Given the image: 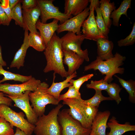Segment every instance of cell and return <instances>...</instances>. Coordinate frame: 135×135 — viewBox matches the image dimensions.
Here are the masks:
<instances>
[{"label":"cell","instance_id":"obj_1","mask_svg":"<svg viewBox=\"0 0 135 135\" xmlns=\"http://www.w3.org/2000/svg\"><path fill=\"white\" fill-rule=\"evenodd\" d=\"M44 54L46 64L44 72L46 73L54 71V74H58L62 78H66L68 75L63 63L64 53L61 40L55 32L46 46Z\"/></svg>","mask_w":135,"mask_h":135},{"label":"cell","instance_id":"obj_2","mask_svg":"<svg viewBox=\"0 0 135 135\" xmlns=\"http://www.w3.org/2000/svg\"><path fill=\"white\" fill-rule=\"evenodd\" d=\"M126 57L116 52L114 56L106 60H103L97 56L96 59L88 65L86 66L84 71L91 69L98 70L102 74L105 75L104 79L110 83L113 80L112 76L116 74H122L124 69L120 68L124 64Z\"/></svg>","mask_w":135,"mask_h":135},{"label":"cell","instance_id":"obj_3","mask_svg":"<svg viewBox=\"0 0 135 135\" xmlns=\"http://www.w3.org/2000/svg\"><path fill=\"white\" fill-rule=\"evenodd\" d=\"M63 106L58 104L48 114H44L38 117L34 132L36 135H61L58 115Z\"/></svg>","mask_w":135,"mask_h":135},{"label":"cell","instance_id":"obj_4","mask_svg":"<svg viewBox=\"0 0 135 135\" xmlns=\"http://www.w3.org/2000/svg\"><path fill=\"white\" fill-rule=\"evenodd\" d=\"M48 87L46 82H41L34 92L29 93L31 106L38 117L44 114L47 105H58L60 102L47 92Z\"/></svg>","mask_w":135,"mask_h":135},{"label":"cell","instance_id":"obj_5","mask_svg":"<svg viewBox=\"0 0 135 135\" xmlns=\"http://www.w3.org/2000/svg\"><path fill=\"white\" fill-rule=\"evenodd\" d=\"M0 116L12 126L19 128L26 135H31L34 132L35 125L25 118V115L22 112H16L8 106L1 104H0Z\"/></svg>","mask_w":135,"mask_h":135},{"label":"cell","instance_id":"obj_6","mask_svg":"<svg viewBox=\"0 0 135 135\" xmlns=\"http://www.w3.org/2000/svg\"><path fill=\"white\" fill-rule=\"evenodd\" d=\"M58 120L61 128V135H89L91 129L84 127L70 114L68 109L60 111Z\"/></svg>","mask_w":135,"mask_h":135},{"label":"cell","instance_id":"obj_7","mask_svg":"<svg viewBox=\"0 0 135 135\" xmlns=\"http://www.w3.org/2000/svg\"><path fill=\"white\" fill-rule=\"evenodd\" d=\"M60 39L62 50L72 51L86 61H89L88 50H83L81 48V45L85 39L84 34L78 35L72 32H68Z\"/></svg>","mask_w":135,"mask_h":135},{"label":"cell","instance_id":"obj_8","mask_svg":"<svg viewBox=\"0 0 135 135\" xmlns=\"http://www.w3.org/2000/svg\"><path fill=\"white\" fill-rule=\"evenodd\" d=\"M37 1L38 5L40 10V21L43 23H46L48 20L53 18L58 20L61 24L72 17V16L61 12L58 7L53 4V0Z\"/></svg>","mask_w":135,"mask_h":135},{"label":"cell","instance_id":"obj_9","mask_svg":"<svg viewBox=\"0 0 135 135\" xmlns=\"http://www.w3.org/2000/svg\"><path fill=\"white\" fill-rule=\"evenodd\" d=\"M41 82L40 80L32 77L28 81L20 84L1 83L0 92L11 96H18L27 90L34 92Z\"/></svg>","mask_w":135,"mask_h":135},{"label":"cell","instance_id":"obj_10","mask_svg":"<svg viewBox=\"0 0 135 135\" xmlns=\"http://www.w3.org/2000/svg\"><path fill=\"white\" fill-rule=\"evenodd\" d=\"M97 0H90V14L83 22L82 27L83 34L85 39L96 41L100 38H104L99 32L94 14V7Z\"/></svg>","mask_w":135,"mask_h":135},{"label":"cell","instance_id":"obj_11","mask_svg":"<svg viewBox=\"0 0 135 135\" xmlns=\"http://www.w3.org/2000/svg\"><path fill=\"white\" fill-rule=\"evenodd\" d=\"M30 92L27 90L22 94L17 96H11L7 94L5 96L14 102L15 106L20 108L24 112L28 121L31 124L35 125L38 117L30 104L29 94Z\"/></svg>","mask_w":135,"mask_h":135},{"label":"cell","instance_id":"obj_12","mask_svg":"<svg viewBox=\"0 0 135 135\" xmlns=\"http://www.w3.org/2000/svg\"><path fill=\"white\" fill-rule=\"evenodd\" d=\"M89 7H87L81 13L72 17L59 25L56 30L58 33L65 31L71 32L78 35L82 34L81 28L84 21L90 14Z\"/></svg>","mask_w":135,"mask_h":135},{"label":"cell","instance_id":"obj_13","mask_svg":"<svg viewBox=\"0 0 135 135\" xmlns=\"http://www.w3.org/2000/svg\"><path fill=\"white\" fill-rule=\"evenodd\" d=\"M83 100L81 101L76 99H66L63 100L62 104L69 106V112L72 118L80 122L84 127L91 128V125L86 120L83 112L82 107Z\"/></svg>","mask_w":135,"mask_h":135},{"label":"cell","instance_id":"obj_14","mask_svg":"<svg viewBox=\"0 0 135 135\" xmlns=\"http://www.w3.org/2000/svg\"><path fill=\"white\" fill-rule=\"evenodd\" d=\"M24 28L25 30H29L30 32L39 33L36 28V24L40 15V10L38 6L28 10H22Z\"/></svg>","mask_w":135,"mask_h":135},{"label":"cell","instance_id":"obj_15","mask_svg":"<svg viewBox=\"0 0 135 135\" xmlns=\"http://www.w3.org/2000/svg\"><path fill=\"white\" fill-rule=\"evenodd\" d=\"M110 115L108 110L98 112L92 122L89 135H106L107 122Z\"/></svg>","mask_w":135,"mask_h":135},{"label":"cell","instance_id":"obj_16","mask_svg":"<svg viewBox=\"0 0 135 135\" xmlns=\"http://www.w3.org/2000/svg\"><path fill=\"white\" fill-rule=\"evenodd\" d=\"M58 21V20L54 19L50 23H44L39 19L37 22L36 24V28L39 30L40 34L44 41L46 46L57 30L59 26Z\"/></svg>","mask_w":135,"mask_h":135},{"label":"cell","instance_id":"obj_17","mask_svg":"<svg viewBox=\"0 0 135 135\" xmlns=\"http://www.w3.org/2000/svg\"><path fill=\"white\" fill-rule=\"evenodd\" d=\"M24 30L23 44L16 53L10 65V68H16L18 70L21 67L24 66V59L27 50L30 47L28 41V30L26 29Z\"/></svg>","mask_w":135,"mask_h":135},{"label":"cell","instance_id":"obj_18","mask_svg":"<svg viewBox=\"0 0 135 135\" xmlns=\"http://www.w3.org/2000/svg\"><path fill=\"white\" fill-rule=\"evenodd\" d=\"M64 58L63 63L68 68L67 71L68 76L72 74L76 71L83 64L84 60L75 52L70 50H62Z\"/></svg>","mask_w":135,"mask_h":135},{"label":"cell","instance_id":"obj_19","mask_svg":"<svg viewBox=\"0 0 135 135\" xmlns=\"http://www.w3.org/2000/svg\"><path fill=\"white\" fill-rule=\"evenodd\" d=\"M89 2L88 0H65L64 13L76 16L87 7Z\"/></svg>","mask_w":135,"mask_h":135},{"label":"cell","instance_id":"obj_20","mask_svg":"<svg viewBox=\"0 0 135 135\" xmlns=\"http://www.w3.org/2000/svg\"><path fill=\"white\" fill-rule=\"evenodd\" d=\"M96 42L97 46V56L103 60L114 56L112 52L114 44L112 41L105 38H100Z\"/></svg>","mask_w":135,"mask_h":135},{"label":"cell","instance_id":"obj_21","mask_svg":"<svg viewBox=\"0 0 135 135\" xmlns=\"http://www.w3.org/2000/svg\"><path fill=\"white\" fill-rule=\"evenodd\" d=\"M107 124L110 130L106 135H122L127 132L135 130V125H131L128 122L120 124L114 116L112 117Z\"/></svg>","mask_w":135,"mask_h":135},{"label":"cell","instance_id":"obj_22","mask_svg":"<svg viewBox=\"0 0 135 135\" xmlns=\"http://www.w3.org/2000/svg\"><path fill=\"white\" fill-rule=\"evenodd\" d=\"M76 74V72L75 71L71 75L68 76L66 79L63 81L55 82L54 80L55 74H54L52 82L50 86L48 89L47 92L58 100L61 91L65 88L68 87L70 85H72L69 82V81L71 79L76 77L77 76Z\"/></svg>","mask_w":135,"mask_h":135},{"label":"cell","instance_id":"obj_23","mask_svg":"<svg viewBox=\"0 0 135 135\" xmlns=\"http://www.w3.org/2000/svg\"><path fill=\"white\" fill-rule=\"evenodd\" d=\"M100 3L102 17L106 26L110 28L112 24L110 16L112 12L116 9L114 2H111L110 0H101Z\"/></svg>","mask_w":135,"mask_h":135},{"label":"cell","instance_id":"obj_24","mask_svg":"<svg viewBox=\"0 0 135 135\" xmlns=\"http://www.w3.org/2000/svg\"><path fill=\"white\" fill-rule=\"evenodd\" d=\"M131 1V0H123L118 8L111 13L110 18L112 19V24L114 26L118 27L119 20L122 15L128 17L127 11L129 8H130Z\"/></svg>","mask_w":135,"mask_h":135},{"label":"cell","instance_id":"obj_25","mask_svg":"<svg viewBox=\"0 0 135 135\" xmlns=\"http://www.w3.org/2000/svg\"><path fill=\"white\" fill-rule=\"evenodd\" d=\"M100 1L97 0L94 7L96 16L95 17L96 23L98 30L101 35L104 38L108 39V34L110 28L106 26L102 17L100 8Z\"/></svg>","mask_w":135,"mask_h":135},{"label":"cell","instance_id":"obj_26","mask_svg":"<svg viewBox=\"0 0 135 135\" xmlns=\"http://www.w3.org/2000/svg\"><path fill=\"white\" fill-rule=\"evenodd\" d=\"M0 74L4 76L3 78L0 80V84L8 80H13L23 83L28 81L32 77V75L24 76L6 70L1 65H0Z\"/></svg>","mask_w":135,"mask_h":135},{"label":"cell","instance_id":"obj_27","mask_svg":"<svg viewBox=\"0 0 135 135\" xmlns=\"http://www.w3.org/2000/svg\"><path fill=\"white\" fill-rule=\"evenodd\" d=\"M28 41L30 47L39 52L44 50L46 46L44 41L39 33L30 32L28 34Z\"/></svg>","mask_w":135,"mask_h":135},{"label":"cell","instance_id":"obj_28","mask_svg":"<svg viewBox=\"0 0 135 135\" xmlns=\"http://www.w3.org/2000/svg\"><path fill=\"white\" fill-rule=\"evenodd\" d=\"M122 87L129 94V99L132 102L135 101V81L132 80H125L115 74Z\"/></svg>","mask_w":135,"mask_h":135},{"label":"cell","instance_id":"obj_29","mask_svg":"<svg viewBox=\"0 0 135 135\" xmlns=\"http://www.w3.org/2000/svg\"><path fill=\"white\" fill-rule=\"evenodd\" d=\"M94 95L91 98L86 100H83L84 104L98 108L101 102L104 100H112L109 97H106L102 94V91L96 90Z\"/></svg>","mask_w":135,"mask_h":135},{"label":"cell","instance_id":"obj_30","mask_svg":"<svg viewBox=\"0 0 135 135\" xmlns=\"http://www.w3.org/2000/svg\"><path fill=\"white\" fill-rule=\"evenodd\" d=\"M20 1L18 2L11 10V18L15 21L16 25L24 28L23 20L22 6Z\"/></svg>","mask_w":135,"mask_h":135},{"label":"cell","instance_id":"obj_31","mask_svg":"<svg viewBox=\"0 0 135 135\" xmlns=\"http://www.w3.org/2000/svg\"><path fill=\"white\" fill-rule=\"evenodd\" d=\"M122 88L119 86L114 83H109L108 88L106 90L112 100H114L118 104L121 101L119 93Z\"/></svg>","mask_w":135,"mask_h":135},{"label":"cell","instance_id":"obj_32","mask_svg":"<svg viewBox=\"0 0 135 135\" xmlns=\"http://www.w3.org/2000/svg\"><path fill=\"white\" fill-rule=\"evenodd\" d=\"M82 102V107L84 116L89 124L92 125V122L98 112V108L86 105Z\"/></svg>","mask_w":135,"mask_h":135},{"label":"cell","instance_id":"obj_33","mask_svg":"<svg viewBox=\"0 0 135 135\" xmlns=\"http://www.w3.org/2000/svg\"><path fill=\"white\" fill-rule=\"evenodd\" d=\"M68 98L76 99L82 101V99L81 96V94L79 91L76 90L72 85L68 87V89L66 92L64 94L60 95L58 100H61Z\"/></svg>","mask_w":135,"mask_h":135},{"label":"cell","instance_id":"obj_34","mask_svg":"<svg viewBox=\"0 0 135 135\" xmlns=\"http://www.w3.org/2000/svg\"><path fill=\"white\" fill-rule=\"evenodd\" d=\"M13 127L4 118L0 117V135H14Z\"/></svg>","mask_w":135,"mask_h":135},{"label":"cell","instance_id":"obj_35","mask_svg":"<svg viewBox=\"0 0 135 135\" xmlns=\"http://www.w3.org/2000/svg\"><path fill=\"white\" fill-rule=\"evenodd\" d=\"M135 42V22H134L132 30L130 34L125 38L122 39L118 42V46L122 47L130 46Z\"/></svg>","mask_w":135,"mask_h":135},{"label":"cell","instance_id":"obj_36","mask_svg":"<svg viewBox=\"0 0 135 135\" xmlns=\"http://www.w3.org/2000/svg\"><path fill=\"white\" fill-rule=\"evenodd\" d=\"M108 84L104 79H102L98 81L91 80L90 84H86V87L88 88L93 89L95 90L106 91L108 88Z\"/></svg>","mask_w":135,"mask_h":135},{"label":"cell","instance_id":"obj_37","mask_svg":"<svg viewBox=\"0 0 135 135\" xmlns=\"http://www.w3.org/2000/svg\"><path fill=\"white\" fill-rule=\"evenodd\" d=\"M94 76L93 74H88L83 76L76 80L71 79L69 82L71 83L74 88L79 91L82 85L85 82L90 79Z\"/></svg>","mask_w":135,"mask_h":135},{"label":"cell","instance_id":"obj_38","mask_svg":"<svg viewBox=\"0 0 135 135\" xmlns=\"http://www.w3.org/2000/svg\"><path fill=\"white\" fill-rule=\"evenodd\" d=\"M22 4V8L23 10L32 9L36 7L38 5L37 0H21Z\"/></svg>","mask_w":135,"mask_h":135},{"label":"cell","instance_id":"obj_39","mask_svg":"<svg viewBox=\"0 0 135 135\" xmlns=\"http://www.w3.org/2000/svg\"><path fill=\"white\" fill-rule=\"evenodd\" d=\"M0 3L3 10L11 21L12 20L11 18L12 10L10 6L9 0H1Z\"/></svg>","mask_w":135,"mask_h":135},{"label":"cell","instance_id":"obj_40","mask_svg":"<svg viewBox=\"0 0 135 135\" xmlns=\"http://www.w3.org/2000/svg\"><path fill=\"white\" fill-rule=\"evenodd\" d=\"M10 21L2 7L0 2V22L1 24L8 26Z\"/></svg>","mask_w":135,"mask_h":135},{"label":"cell","instance_id":"obj_41","mask_svg":"<svg viewBox=\"0 0 135 135\" xmlns=\"http://www.w3.org/2000/svg\"><path fill=\"white\" fill-rule=\"evenodd\" d=\"M12 101L11 99L5 95L4 92H0V104H4L9 106L11 105Z\"/></svg>","mask_w":135,"mask_h":135},{"label":"cell","instance_id":"obj_42","mask_svg":"<svg viewBox=\"0 0 135 135\" xmlns=\"http://www.w3.org/2000/svg\"><path fill=\"white\" fill-rule=\"evenodd\" d=\"M19 0H9V4L10 8L12 10L18 2L20 1Z\"/></svg>","mask_w":135,"mask_h":135},{"label":"cell","instance_id":"obj_43","mask_svg":"<svg viewBox=\"0 0 135 135\" xmlns=\"http://www.w3.org/2000/svg\"><path fill=\"white\" fill-rule=\"evenodd\" d=\"M0 65H1L3 66H6V63L4 61L3 58L2 56V49L1 46L0 45Z\"/></svg>","mask_w":135,"mask_h":135},{"label":"cell","instance_id":"obj_44","mask_svg":"<svg viewBox=\"0 0 135 135\" xmlns=\"http://www.w3.org/2000/svg\"><path fill=\"white\" fill-rule=\"evenodd\" d=\"M14 135H26V134L24 132L16 128V132Z\"/></svg>","mask_w":135,"mask_h":135},{"label":"cell","instance_id":"obj_45","mask_svg":"<svg viewBox=\"0 0 135 135\" xmlns=\"http://www.w3.org/2000/svg\"><path fill=\"white\" fill-rule=\"evenodd\" d=\"M1 24V22H0V25Z\"/></svg>","mask_w":135,"mask_h":135},{"label":"cell","instance_id":"obj_46","mask_svg":"<svg viewBox=\"0 0 135 135\" xmlns=\"http://www.w3.org/2000/svg\"><path fill=\"white\" fill-rule=\"evenodd\" d=\"M1 0H0V2L1 1Z\"/></svg>","mask_w":135,"mask_h":135},{"label":"cell","instance_id":"obj_47","mask_svg":"<svg viewBox=\"0 0 135 135\" xmlns=\"http://www.w3.org/2000/svg\"></svg>","mask_w":135,"mask_h":135}]
</instances>
